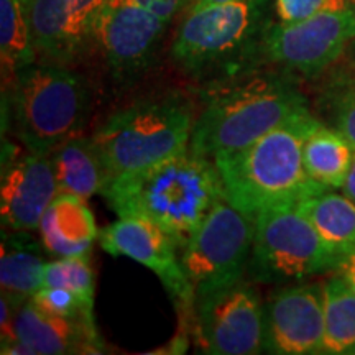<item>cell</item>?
Segmentation results:
<instances>
[{
	"mask_svg": "<svg viewBox=\"0 0 355 355\" xmlns=\"http://www.w3.org/2000/svg\"><path fill=\"white\" fill-rule=\"evenodd\" d=\"M350 354H352V355H355V347H354L352 350H350Z\"/></svg>",
	"mask_w": 355,
	"mask_h": 355,
	"instance_id": "836d02e7",
	"label": "cell"
},
{
	"mask_svg": "<svg viewBox=\"0 0 355 355\" xmlns=\"http://www.w3.org/2000/svg\"><path fill=\"white\" fill-rule=\"evenodd\" d=\"M42 286L64 288L74 293L84 304L94 308L96 277L89 257H61L46 261Z\"/></svg>",
	"mask_w": 355,
	"mask_h": 355,
	"instance_id": "d4e9b609",
	"label": "cell"
},
{
	"mask_svg": "<svg viewBox=\"0 0 355 355\" xmlns=\"http://www.w3.org/2000/svg\"><path fill=\"white\" fill-rule=\"evenodd\" d=\"M15 339L33 355L97 354L102 350L94 319L60 316L43 309L32 298L20 306L13 319L12 340Z\"/></svg>",
	"mask_w": 355,
	"mask_h": 355,
	"instance_id": "2e32d148",
	"label": "cell"
},
{
	"mask_svg": "<svg viewBox=\"0 0 355 355\" xmlns=\"http://www.w3.org/2000/svg\"><path fill=\"white\" fill-rule=\"evenodd\" d=\"M87 201L74 194L60 193L44 211L38 232L46 252L53 257H89L99 239Z\"/></svg>",
	"mask_w": 355,
	"mask_h": 355,
	"instance_id": "e0dca14e",
	"label": "cell"
},
{
	"mask_svg": "<svg viewBox=\"0 0 355 355\" xmlns=\"http://www.w3.org/2000/svg\"><path fill=\"white\" fill-rule=\"evenodd\" d=\"M55 170L60 193L89 201L102 193L105 186V170L94 139L83 133L71 137L48 153Z\"/></svg>",
	"mask_w": 355,
	"mask_h": 355,
	"instance_id": "d6986e66",
	"label": "cell"
},
{
	"mask_svg": "<svg viewBox=\"0 0 355 355\" xmlns=\"http://www.w3.org/2000/svg\"><path fill=\"white\" fill-rule=\"evenodd\" d=\"M201 102L189 150L212 162L309 110L308 99L290 76L254 69L206 84Z\"/></svg>",
	"mask_w": 355,
	"mask_h": 355,
	"instance_id": "6da1fadb",
	"label": "cell"
},
{
	"mask_svg": "<svg viewBox=\"0 0 355 355\" xmlns=\"http://www.w3.org/2000/svg\"><path fill=\"white\" fill-rule=\"evenodd\" d=\"M3 155L0 181V216L3 229L38 230L40 220L53 202L58 189L55 170L48 155L17 153Z\"/></svg>",
	"mask_w": 355,
	"mask_h": 355,
	"instance_id": "5bb4252c",
	"label": "cell"
},
{
	"mask_svg": "<svg viewBox=\"0 0 355 355\" xmlns=\"http://www.w3.org/2000/svg\"><path fill=\"white\" fill-rule=\"evenodd\" d=\"M343 58L345 60V68L355 73V40L349 44L347 51H345V55Z\"/></svg>",
	"mask_w": 355,
	"mask_h": 355,
	"instance_id": "1f68e13d",
	"label": "cell"
},
{
	"mask_svg": "<svg viewBox=\"0 0 355 355\" xmlns=\"http://www.w3.org/2000/svg\"><path fill=\"white\" fill-rule=\"evenodd\" d=\"M99 243L114 257H127L159 278L180 309H193L194 290L186 277L178 243L166 230L144 217L125 216L99 232Z\"/></svg>",
	"mask_w": 355,
	"mask_h": 355,
	"instance_id": "8fae6325",
	"label": "cell"
},
{
	"mask_svg": "<svg viewBox=\"0 0 355 355\" xmlns=\"http://www.w3.org/2000/svg\"><path fill=\"white\" fill-rule=\"evenodd\" d=\"M107 0H32L26 6L33 48L43 63L63 64L94 38L96 21Z\"/></svg>",
	"mask_w": 355,
	"mask_h": 355,
	"instance_id": "4fadbf2b",
	"label": "cell"
},
{
	"mask_svg": "<svg viewBox=\"0 0 355 355\" xmlns=\"http://www.w3.org/2000/svg\"><path fill=\"white\" fill-rule=\"evenodd\" d=\"M337 260L355 250V202L334 189L321 188L296 204Z\"/></svg>",
	"mask_w": 355,
	"mask_h": 355,
	"instance_id": "ffe728a7",
	"label": "cell"
},
{
	"mask_svg": "<svg viewBox=\"0 0 355 355\" xmlns=\"http://www.w3.org/2000/svg\"><path fill=\"white\" fill-rule=\"evenodd\" d=\"M32 300L43 309L60 314V316L94 319V314H92L94 308L84 304L74 293L64 290V288L42 286L32 296Z\"/></svg>",
	"mask_w": 355,
	"mask_h": 355,
	"instance_id": "484cf974",
	"label": "cell"
},
{
	"mask_svg": "<svg viewBox=\"0 0 355 355\" xmlns=\"http://www.w3.org/2000/svg\"><path fill=\"white\" fill-rule=\"evenodd\" d=\"M279 21H296L326 12L355 10V0H273Z\"/></svg>",
	"mask_w": 355,
	"mask_h": 355,
	"instance_id": "4316f807",
	"label": "cell"
},
{
	"mask_svg": "<svg viewBox=\"0 0 355 355\" xmlns=\"http://www.w3.org/2000/svg\"><path fill=\"white\" fill-rule=\"evenodd\" d=\"M318 121L311 110L296 115L239 152L214 159L224 196L248 216L279 206H296L324 186L306 175L303 144Z\"/></svg>",
	"mask_w": 355,
	"mask_h": 355,
	"instance_id": "3957f363",
	"label": "cell"
},
{
	"mask_svg": "<svg viewBox=\"0 0 355 355\" xmlns=\"http://www.w3.org/2000/svg\"><path fill=\"white\" fill-rule=\"evenodd\" d=\"M0 58L2 91L12 86L21 69L37 61L24 0H0Z\"/></svg>",
	"mask_w": 355,
	"mask_h": 355,
	"instance_id": "7402d4cb",
	"label": "cell"
},
{
	"mask_svg": "<svg viewBox=\"0 0 355 355\" xmlns=\"http://www.w3.org/2000/svg\"><path fill=\"white\" fill-rule=\"evenodd\" d=\"M24 2H25V6H28V3L32 2V0H24Z\"/></svg>",
	"mask_w": 355,
	"mask_h": 355,
	"instance_id": "d6a6232c",
	"label": "cell"
},
{
	"mask_svg": "<svg viewBox=\"0 0 355 355\" xmlns=\"http://www.w3.org/2000/svg\"><path fill=\"white\" fill-rule=\"evenodd\" d=\"M324 296L322 354H350L355 347V291L343 275L327 278Z\"/></svg>",
	"mask_w": 355,
	"mask_h": 355,
	"instance_id": "603a6c76",
	"label": "cell"
},
{
	"mask_svg": "<svg viewBox=\"0 0 355 355\" xmlns=\"http://www.w3.org/2000/svg\"><path fill=\"white\" fill-rule=\"evenodd\" d=\"M343 193L345 194V196H349L355 202V150H354L352 165H350V170L347 173V178H345V181H344Z\"/></svg>",
	"mask_w": 355,
	"mask_h": 355,
	"instance_id": "f546056e",
	"label": "cell"
},
{
	"mask_svg": "<svg viewBox=\"0 0 355 355\" xmlns=\"http://www.w3.org/2000/svg\"><path fill=\"white\" fill-rule=\"evenodd\" d=\"M355 40V10L326 12L266 30L261 56L286 73L319 78L343 60Z\"/></svg>",
	"mask_w": 355,
	"mask_h": 355,
	"instance_id": "30bf717a",
	"label": "cell"
},
{
	"mask_svg": "<svg viewBox=\"0 0 355 355\" xmlns=\"http://www.w3.org/2000/svg\"><path fill=\"white\" fill-rule=\"evenodd\" d=\"M354 146L339 132L318 117L306 133L303 144V165L314 183L329 189H343L352 165Z\"/></svg>",
	"mask_w": 355,
	"mask_h": 355,
	"instance_id": "44dd1931",
	"label": "cell"
},
{
	"mask_svg": "<svg viewBox=\"0 0 355 355\" xmlns=\"http://www.w3.org/2000/svg\"><path fill=\"white\" fill-rule=\"evenodd\" d=\"M194 121L193 104L180 96L135 102L110 114L92 135L104 163L105 186L188 152Z\"/></svg>",
	"mask_w": 355,
	"mask_h": 355,
	"instance_id": "8992f818",
	"label": "cell"
},
{
	"mask_svg": "<svg viewBox=\"0 0 355 355\" xmlns=\"http://www.w3.org/2000/svg\"><path fill=\"white\" fill-rule=\"evenodd\" d=\"M196 339L206 354L254 355L265 350V304L245 278L194 298Z\"/></svg>",
	"mask_w": 355,
	"mask_h": 355,
	"instance_id": "9c48e42d",
	"label": "cell"
},
{
	"mask_svg": "<svg viewBox=\"0 0 355 355\" xmlns=\"http://www.w3.org/2000/svg\"><path fill=\"white\" fill-rule=\"evenodd\" d=\"M339 260L296 206L270 207L255 216L247 273L254 282H301L337 272Z\"/></svg>",
	"mask_w": 355,
	"mask_h": 355,
	"instance_id": "52a82bcc",
	"label": "cell"
},
{
	"mask_svg": "<svg viewBox=\"0 0 355 355\" xmlns=\"http://www.w3.org/2000/svg\"><path fill=\"white\" fill-rule=\"evenodd\" d=\"M166 25L168 21L146 8L105 2L92 43L99 46L115 73H135L150 61Z\"/></svg>",
	"mask_w": 355,
	"mask_h": 355,
	"instance_id": "9a60e30c",
	"label": "cell"
},
{
	"mask_svg": "<svg viewBox=\"0 0 355 355\" xmlns=\"http://www.w3.org/2000/svg\"><path fill=\"white\" fill-rule=\"evenodd\" d=\"M337 273L343 275L345 282H347L355 291V250L350 252V254H347L343 260H340L339 266H337Z\"/></svg>",
	"mask_w": 355,
	"mask_h": 355,
	"instance_id": "f1b7e54d",
	"label": "cell"
},
{
	"mask_svg": "<svg viewBox=\"0 0 355 355\" xmlns=\"http://www.w3.org/2000/svg\"><path fill=\"white\" fill-rule=\"evenodd\" d=\"M255 234V217L222 196L181 247V265L194 298L237 282L247 273Z\"/></svg>",
	"mask_w": 355,
	"mask_h": 355,
	"instance_id": "ba28073f",
	"label": "cell"
},
{
	"mask_svg": "<svg viewBox=\"0 0 355 355\" xmlns=\"http://www.w3.org/2000/svg\"><path fill=\"white\" fill-rule=\"evenodd\" d=\"M270 0H232L186 12L171 56L206 84L254 69L268 26Z\"/></svg>",
	"mask_w": 355,
	"mask_h": 355,
	"instance_id": "277c9868",
	"label": "cell"
},
{
	"mask_svg": "<svg viewBox=\"0 0 355 355\" xmlns=\"http://www.w3.org/2000/svg\"><path fill=\"white\" fill-rule=\"evenodd\" d=\"M101 194L119 217L152 220L183 247L224 189L216 163L188 150L110 181Z\"/></svg>",
	"mask_w": 355,
	"mask_h": 355,
	"instance_id": "7a4b0ae2",
	"label": "cell"
},
{
	"mask_svg": "<svg viewBox=\"0 0 355 355\" xmlns=\"http://www.w3.org/2000/svg\"><path fill=\"white\" fill-rule=\"evenodd\" d=\"M318 104L321 121L355 148V73L347 68L336 71L324 84Z\"/></svg>",
	"mask_w": 355,
	"mask_h": 355,
	"instance_id": "cb8c5ba5",
	"label": "cell"
},
{
	"mask_svg": "<svg viewBox=\"0 0 355 355\" xmlns=\"http://www.w3.org/2000/svg\"><path fill=\"white\" fill-rule=\"evenodd\" d=\"M2 96L17 139L42 155L83 133L92 107L87 83L68 66L53 63L21 69Z\"/></svg>",
	"mask_w": 355,
	"mask_h": 355,
	"instance_id": "5b68a950",
	"label": "cell"
},
{
	"mask_svg": "<svg viewBox=\"0 0 355 355\" xmlns=\"http://www.w3.org/2000/svg\"><path fill=\"white\" fill-rule=\"evenodd\" d=\"M44 248L30 230H7L2 234L0 283L2 295L24 304L43 285Z\"/></svg>",
	"mask_w": 355,
	"mask_h": 355,
	"instance_id": "ac0fdd59",
	"label": "cell"
},
{
	"mask_svg": "<svg viewBox=\"0 0 355 355\" xmlns=\"http://www.w3.org/2000/svg\"><path fill=\"white\" fill-rule=\"evenodd\" d=\"M107 3H132L139 6L146 10L153 12L159 19L170 21L175 19V15L181 7H184V0H107Z\"/></svg>",
	"mask_w": 355,
	"mask_h": 355,
	"instance_id": "83f0119b",
	"label": "cell"
},
{
	"mask_svg": "<svg viewBox=\"0 0 355 355\" xmlns=\"http://www.w3.org/2000/svg\"><path fill=\"white\" fill-rule=\"evenodd\" d=\"M232 2V0H184L186 10H194V8H202L207 6H216V3Z\"/></svg>",
	"mask_w": 355,
	"mask_h": 355,
	"instance_id": "4dcf8cb0",
	"label": "cell"
},
{
	"mask_svg": "<svg viewBox=\"0 0 355 355\" xmlns=\"http://www.w3.org/2000/svg\"><path fill=\"white\" fill-rule=\"evenodd\" d=\"M322 285H291L273 293L265 304V352L322 354Z\"/></svg>",
	"mask_w": 355,
	"mask_h": 355,
	"instance_id": "7c38bea8",
	"label": "cell"
}]
</instances>
